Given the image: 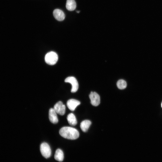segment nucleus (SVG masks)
I'll return each mask as SVG.
<instances>
[{
	"instance_id": "nucleus-4",
	"label": "nucleus",
	"mask_w": 162,
	"mask_h": 162,
	"mask_svg": "<svg viewBox=\"0 0 162 162\" xmlns=\"http://www.w3.org/2000/svg\"><path fill=\"white\" fill-rule=\"evenodd\" d=\"M64 81L66 82L70 83L72 85L71 92L72 93L76 92L79 88L78 82L76 78L73 76H69L65 79Z\"/></svg>"
},
{
	"instance_id": "nucleus-10",
	"label": "nucleus",
	"mask_w": 162,
	"mask_h": 162,
	"mask_svg": "<svg viewBox=\"0 0 162 162\" xmlns=\"http://www.w3.org/2000/svg\"><path fill=\"white\" fill-rule=\"evenodd\" d=\"M91 124V122L87 120L82 121L80 123V127L82 130L84 132H86Z\"/></svg>"
},
{
	"instance_id": "nucleus-5",
	"label": "nucleus",
	"mask_w": 162,
	"mask_h": 162,
	"mask_svg": "<svg viewBox=\"0 0 162 162\" xmlns=\"http://www.w3.org/2000/svg\"><path fill=\"white\" fill-rule=\"evenodd\" d=\"M91 103L94 106H98L100 102V98L99 94L95 92H91L89 95Z\"/></svg>"
},
{
	"instance_id": "nucleus-7",
	"label": "nucleus",
	"mask_w": 162,
	"mask_h": 162,
	"mask_svg": "<svg viewBox=\"0 0 162 162\" xmlns=\"http://www.w3.org/2000/svg\"><path fill=\"white\" fill-rule=\"evenodd\" d=\"M80 104V102L76 100L71 99L67 102V105L69 109L71 111H74L76 108Z\"/></svg>"
},
{
	"instance_id": "nucleus-2",
	"label": "nucleus",
	"mask_w": 162,
	"mask_h": 162,
	"mask_svg": "<svg viewBox=\"0 0 162 162\" xmlns=\"http://www.w3.org/2000/svg\"><path fill=\"white\" fill-rule=\"evenodd\" d=\"M58 57L57 53L53 51L47 53L45 57V61L48 64L53 65L55 64L58 60Z\"/></svg>"
},
{
	"instance_id": "nucleus-11",
	"label": "nucleus",
	"mask_w": 162,
	"mask_h": 162,
	"mask_svg": "<svg viewBox=\"0 0 162 162\" xmlns=\"http://www.w3.org/2000/svg\"><path fill=\"white\" fill-rule=\"evenodd\" d=\"M64 153L60 149H57L55 152L54 158L56 160L61 162L64 159Z\"/></svg>"
},
{
	"instance_id": "nucleus-6",
	"label": "nucleus",
	"mask_w": 162,
	"mask_h": 162,
	"mask_svg": "<svg viewBox=\"0 0 162 162\" xmlns=\"http://www.w3.org/2000/svg\"><path fill=\"white\" fill-rule=\"evenodd\" d=\"M53 109L57 113L63 115L65 112V106L61 101L57 102L54 106Z\"/></svg>"
},
{
	"instance_id": "nucleus-3",
	"label": "nucleus",
	"mask_w": 162,
	"mask_h": 162,
	"mask_svg": "<svg viewBox=\"0 0 162 162\" xmlns=\"http://www.w3.org/2000/svg\"><path fill=\"white\" fill-rule=\"evenodd\" d=\"M41 153L42 156L46 158L50 157L51 154V150L50 146L46 142L41 144L40 147Z\"/></svg>"
},
{
	"instance_id": "nucleus-13",
	"label": "nucleus",
	"mask_w": 162,
	"mask_h": 162,
	"mask_svg": "<svg viewBox=\"0 0 162 162\" xmlns=\"http://www.w3.org/2000/svg\"><path fill=\"white\" fill-rule=\"evenodd\" d=\"M67 119L69 124L71 125L75 126L77 124L76 117L72 113H70L68 115Z\"/></svg>"
},
{
	"instance_id": "nucleus-1",
	"label": "nucleus",
	"mask_w": 162,
	"mask_h": 162,
	"mask_svg": "<svg viewBox=\"0 0 162 162\" xmlns=\"http://www.w3.org/2000/svg\"><path fill=\"white\" fill-rule=\"evenodd\" d=\"M59 133L63 137L70 140H74L79 136L78 131L75 128L70 127H64L61 128Z\"/></svg>"
},
{
	"instance_id": "nucleus-15",
	"label": "nucleus",
	"mask_w": 162,
	"mask_h": 162,
	"mask_svg": "<svg viewBox=\"0 0 162 162\" xmlns=\"http://www.w3.org/2000/svg\"><path fill=\"white\" fill-rule=\"evenodd\" d=\"M161 107H162V103H161Z\"/></svg>"
},
{
	"instance_id": "nucleus-14",
	"label": "nucleus",
	"mask_w": 162,
	"mask_h": 162,
	"mask_svg": "<svg viewBox=\"0 0 162 162\" xmlns=\"http://www.w3.org/2000/svg\"><path fill=\"white\" fill-rule=\"evenodd\" d=\"M127 84L126 82L123 80H118L117 83V86L118 88L120 89H123L125 88L127 86Z\"/></svg>"
},
{
	"instance_id": "nucleus-12",
	"label": "nucleus",
	"mask_w": 162,
	"mask_h": 162,
	"mask_svg": "<svg viewBox=\"0 0 162 162\" xmlns=\"http://www.w3.org/2000/svg\"><path fill=\"white\" fill-rule=\"evenodd\" d=\"M66 7L68 10H74L76 7V4L75 1L74 0H67Z\"/></svg>"
},
{
	"instance_id": "nucleus-9",
	"label": "nucleus",
	"mask_w": 162,
	"mask_h": 162,
	"mask_svg": "<svg viewBox=\"0 0 162 162\" xmlns=\"http://www.w3.org/2000/svg\"><path fill=\"white\" fill-rule=\"evenodd\" d=\"M53 14L55 18L58 21H63L65 18V16L64 12L60 9L54 10Z\"/></svg>"
},
{
	"instance_id": "nucleus-8",
	"label": "nucleus",
	"mask_w": 162,
	"mask_h": 162,
	"mask_svg": "<svg viewBox=\"0 0 162 162\" xmlns=\"http://www.w3.org/2000/svg\"><path fill=\"white\" fill-rule=\"evenodd\" d=\"M49 118L51 122L56 124L58 122L57 113L53 108H50L49 111Z\"/></svg>"
}]
</instances>
